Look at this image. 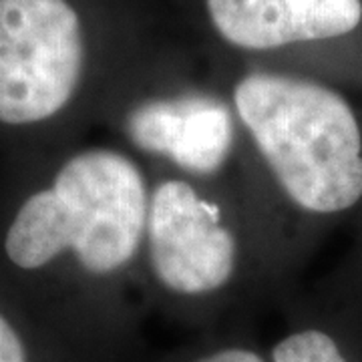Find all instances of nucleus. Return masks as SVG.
<instances>
[{
    "label": "nucleus",
    "instance_id": "nucleus-1",
    "mask_svg": "<svg viewBox=\"0 0 362 362\" xmlns=\"http://www.w3.org/2000/svg\"><path fill=\"white\" fill-rule=\"evenodd\" d=\"M242 123L284 192L314 214L362 197V135L337 90L308 78L254 73L233 89Z\"/></svg>",
    "mask_w": 362,
    "mask_h": 362
},
{
    "label": "nucleus",
    "instance_id": "nucleus-2",
    "mask_svg": "<svg viewBox=\"0 0 362 362\" xmlns=\"http://www.w3.org/2000/svg\"><path fill=\"white\" fill-rule=\"evenodd\" d=\"M147 211L145 181L129 157L83 151L66 161L49 189L21 206L4 250L21 270H39L71 250L90 274H111L135 256Z\"/></svg>",
    "mask_w": 362,
    "mask_h": 362
},
{
    "label": "nucleus",
    "instance_id": "nucleus-3",
    "mask_svg": "<svg viewBox=\"0 0 362 362\" xmlns=\"http://www.w3.org/2000/svg\"><path fill=\"white\" fill-rule=\"evenodd\" d=\"M83 28L66 0H0V123L57 115L83 73Z\"/></svg>",
    "mask_w": 362,
    "mask_h": 362
},
{
    "label": "nucleus",
    "instance_id": "nucleus-4",
    "mask_svg": "<svg viewBox=\"0 0 362 362\" xmlns=\"http://www.w3.org/2000/svg\"><path fill=\"white\" fill-rule=\"evenodd\" d=\"M149 259L157 280L171 292L197 296L232 278L235 238L220 209L185 181H165L147 211Z\"/></svg>",
    "mask_w": 362,
    "mask_h": 362
},
{
    "label": "nucleus",
    "instance_id": "nucleus-5",
    "mask_svg": "<svg viewBox=\"0 0 362 362\" xmlns=\"http://www.w3.org/2000/svg\"><path fill=\"white\" fill-rule=\"evenodd\" d=\"M207 11L223 39L250 51L342 37L362 18L361 0H207Z\"/></svg>",
    "mask_w": 362,
    "mask_h": 362
},
{
    "label": "nucleus",
    "instance_id": "nucleus-6",
    "mask_svg": "<svg viewBox=\"0 0 362 362\" xmlns=\"http://www.w3.org/2000/svg\"><path fill=\"white\" fill-rule=\"evenodd\" d=\"M127 135L139 149L169 157L185 171L207 175L228 159L233 125L221 101L185 95L137 107L127 119Z\"/></svg>",
    "mask_w": 362,
    "mask_h": 362
},
{
    "label": "nucleus",
    "instance_id": "nucleus-7",
    "mask_svg": "<svg viewBox=\"0 0 362 362\" xmlns=\"http://www.w3.org/2000/svg\"><path fill=\"white\" fill-rule=\"evenodd\" d=\"M274 362H346L337 342L320 330H304L284 338L272 352Z\"/></svg>",
    "mask_w": 362,
    "mask_h": 362
},
{
    "label": "nucleus",
    "instance_id": "nucleus-8",
    "mask_svg": "<svg viewBox=\"0 0 362 362\" xmlns=\"http://www.w3.org/2000/svg\"><path fill=\"white\" fill-rule=\"evenodd\" d=\"M0 362H26V350L18 332L0 314Z\"/></svg>",
    "mask_w": 362,
    "mask_h": 362
},
{
    "label": "nucleus",
    "instance_id": "nucleus-9",
    "mask_svg": "<svg viewBox=\"0 0 362 362\" xmlns=\"http://www.w3.org/2000/svg\"><path fill=\"white\" fill-rule=\"evenodd\" d=\"M197 362H264L256 352H250L244 349H228L220 350L211 356H206Z\"/></svg>",
    "mask_w": 362,
    "mask_h": 362
}]
</instances>
